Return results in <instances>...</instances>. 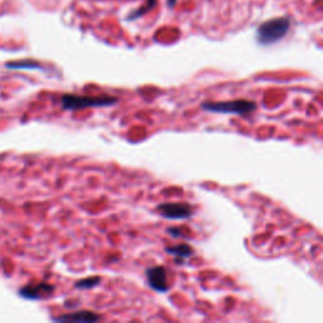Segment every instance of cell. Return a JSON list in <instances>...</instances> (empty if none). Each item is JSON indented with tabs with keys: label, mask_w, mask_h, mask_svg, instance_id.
<instances>
[{
	"label": "cell",
	"mask_w": 323,
	"mask_h": 323,
	"mask_svg": "<svg viewBox=\"0 0 323 323\" xmlns=\"http://www.w3.org/2000/svg\"><path fill=\"white\" fill-rule=\"evenodd\" d=\"M290 30V19L278 17L261 23L256 32V38L261 46H270L284 38Z\"/></svg>",
	"instance_id": "obj_1"
},
{
	"label": "cell",
	"mask_w": 323,
	"mask_h": 323,
	"mask_svg": "<svg viewBox=\"0 0 323 323\" xmlns=\"http://www.w3.org/2000/svg\"><path fill=\"white\" fill-rule=\"evenodd\" d=\"M119 99L109 95H73V94H66L61 97V105L65 110L87 109V107H106L118 104Z\"/></svg>",
	"instance_id": "obj_2"
},
{
	"label": "cell",
	"mask_w": 323,
	"mask_h": 323,
	"mask_svg": "<svg viewBox=\"0 0 323 323\" xmlns=\"http://www.w3.org/2000/svg\"><path fill=\"white\" fill-rule=\"evenodd\" d=\"M202 109L210 112L217 114H231V115H246L253 112L256 109V102L246 99H238L232 101H219V102H203Z\"/></svg>",
	"instance_id": "obj_3"
},
{
	"label": "cell",
	"mask_w": 323,
	"mask_h": 323,
	"mask_svg": "<svg viewBox=\"0 0 323 323\" xmlns=\"http://www.w3.org/2000/svg\"><path fill=\"white\" fill-rule=\"evenodd\" d=\"M162 217L167 220H187L193 216V209L186 202H165L157 207Z\"/></svg>",
	"instance_id": "obj_4"
},
{
	"label": "cell",
	"mask_w": 323,
	"mask_h": 323,
	"mask_svg": "<svg viewBox=\"0 0 323 323\" xmlns=\"http://www.w3.org/2000/svg\"><path fill=\"white\" fill-rule=\"evenodd\" d=\"M146 280L152 289L159 293H167L169 290L170 285L168 282V270L162 265H157V267H152L146 269Z\"/></svg>",
	"instance_id": "obj_5"
},
{
	"label": "cell",
	"mask_w": 323,
	"mask_h": 323,
	"mask_svg": "<svg viewBox=\"0 0 323 323\" xmlns=\"http://www.w3.org/2000/svg\"><path fill=\"white\" fill-rule=\"evenodd\" d=\"M54 287L48 284V283H37V284H30L23 287L19 290V296L23 297V298L36 301V299H42L44 297L51 296Z\"/></svg>",
	"instance_id": "obj_6"
},
{
	"label": "cell",
	"mask_w": 323,
	"mask_h": 323,
	"mask_svg": "<svg viewBox=\"0 0 323 323\" xmlns=\"http://www.w3.org/2000/svg\"><path fill=\"white\" fill-rule=\"evenodd\" d=\"M101 319L100 314L93 311H78L73 313H66L64 316H60L54 318L56 322L65 323H94Z\"/></svg>",
	"instance_id": "obj_7"
},
{
	"label": "cell",
	"mask_w": 323,
	"mask_h": 323,
	"mask_svg": "<svg viewBox=\"0 0 323 323\" xmlns=\"http://www.w3.org/2000/svg\"><path fill=\"white\" fill-rule=\"evenodd\" d=\"M165 251L175 258V261H183L185 259L190 258L193 254V249L188 244L182 243L178 245H172L165 248Z\"/></svg>",
	"instance_id": "obj_8"
},
{
	"label": "cell",
	"mask_w": 323,
	"mask_h": 323,
	"mask_svg": "<svg viewBox=\"0 0 323 323\" xmlns=\"http://www.w3.org/2000/svg\"><path fill=\"white\" fill-rule=\"evenodd\" d=\"M157 5V0H145V5L140 7L139 9L134 10L129 14L128 17V20H134V19H138V18L143 17L144 14H146L148 12H151L152 9H154Z\"/></svg>",
	"instance_id": "obj_9"
},
{
	"label": "cell",
	"mask_w": 323,
	"mask_h": 323,
	"mask_svg": "<svg viewBox=\"0 0 323 323\" xmlns=\"http://www.w3.org/2000/svg\"><path fill=\"white\" fill-rule=\"evenodd\" d=\"M101 283V278L100 277H90V278H85V279L78 280L75 284L76 288L78 289H93V288L97 287V285Z\"/></svg>",
	"instance_id": "obj_10"
},
{
	"label": "cell",
	"mask_w": 323,
	"mask_h": 323,
	"mask_svg": "<svg viewBox=\"0 0 323 323\" xmlns=\"http://www.w3.org/2000/svg\"><path fill=\"white\" fill-rule=\"evenodd\" d=\"M9 68H41V65L38 62L32 61V60H27V61H17L10 62L7 65Z\"/></svg>",
	"instance_id": "obj_11"
},
{
	"label": "cell",
	"mask_w": 323,
	"mask_h": 323,
	"mask_svg": "<svg viewBox=\"0 0 323 323\" xmlns=\"http://www.w3.org/2000/svg\"><path fill=\"white\" fill-rule=\"evenodd\" d=\"M168 233L172 235L173 238H183V233H182V228L181 227H168L167 228Z\"/></svg>",
	"instance_id": "obj_12"
},
{
	"label": "cell",
	"mask_w": 323,
	"mask_h": 323,
	"mask_svg": "<svg viewBox=\"0 0 323 323\" xmlns=\"http://www.w3.org/2000/svg\"><path fill=\"white\" fill-rule=\"evenodd\" d=\"M167 2H168V5H169V7L172 8V7H174L175 3H177V0H167Z\"/></svg>",
	"instance_id": "obj_13"
}]
</instances>
